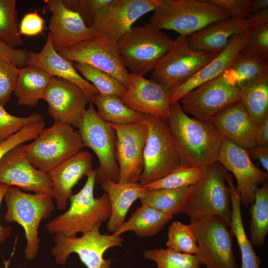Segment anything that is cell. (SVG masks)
I'll return each instance as SVG.
<instances>
[{
    "mask_svg": "<svg viewBox=\"0 0 268 268\" xmlns=\"http://www.w3.org/2000/svg\"><path fill=\"white\" fill-rule=\"evenodd\" d=\"M167 121L180 166L204 167L217 161L222 137L210 122L188 116L179 101L170 104Z\"/></svg>",
    "mask_w": 268,
    "mask_h": 268,
    "instance_id": "cell-1",
    "label": "cell"
},
{
    "mask_svg": "<svg viewBox=\"0 0 268 268\" xmlns=\"http://www.w3.org/2000/svg\"><path fill=\"white\" fill-rule=\"evenodd\" d=\"M96 173V169L87 176L83 188L70 197L68 209L45 225L49 233L74 238L109 220L111 206L107 194L104 192L100 197L94 196Z\"/></svg>",
    "mask_w": 268,
    "mask_h": 268,
    "instance_id": "cell-2",
    "label": "cell"
},
{
    "mask_svg": "<svg viewBox=\"0 0 268 268\" xmlns=\"http://www.w3.org/2000/svg\"><path fill=\"white\" fill-rule=\"evenodd\" d=\"M3 199L6 206L5 222H15L23 228L26 241L25 258L35 259L41 242L40 224L49 218L55 209L52 195L46 193L29 194L10 187Z\"/></svg>",
    "mask_w": 268,
    "mask_h": 268,
    "instance_id": "cell-3",
    "label": "cell"
},
{
    "mask_svg": "<svg viewBox=\"0 0 268 268\" xmlns=\"http://www.w3.org/2000/svg\"><path fill=\"white\" fill-rule=\"evenodd\" d=\"M150 24L188 36L209 24L227 19L228 15L207 0H154Z\"/></svg>",
    "mask_w": 268,
    "mask_h": 268,
    "instance_id": "cell-4",
    "label": "cell"
},
{
    "mask_svg": "<svg viewBox=\"0 0 268 268\" xmlns=\"http://www.w3.org/2000/svg\"><path fill=\"white\" fill-rule=\"evenodd\" d=\"M173 40L150 23L133 26L116 42L122 63L131 73L144 76L170 49Z\"/></svg>",
    "mask_w": 268,
    "mask_h": 268,
    "instance_id": "cell-5",
    "label": "cell"
},
{
    "mask_svg": "<svg viewBox=\"0 0 268 268\" xmlns=\"http://www.w3.org/2000/svg\"><path fill=\"white\" fill-rule=\"evenodd\" d=\"M84 147L79 131L59 121L44 129L31 143L23 144L30 164L46 173Z\"/></svg>",
    "mask_w": 268,
    "mask_h": 268,
    "instance_id": "cell-6",
    "label": "cell"
},
{
    "mask_svg": "<svg viewBox=\"0 0 268 268\" xmlns=\"http://www.w3.org/2000/svg\"><path fill=\"white\" fill-rule=\"evenodd\" d=\"M228 175L217 161L204 167L200 180L193 186L185 213L190 217L216 215L230 228V191L225 184Z\"/></svg>",
    "mask_w": 268,
    "mask_h": 268,
    "instance_id": "cell-7",
    "label": "cell"
},
{
    "mask_svg": "<svg viewBox=\"0 0 268 268\" xmlns=\"http://www.w3.org/2000/svg\"><path fill=\"white\" fill-rule=\"evenodd\" d=\"M141 121L148 129L139 181L144 186L171 173L180 166V160L167 120L144 115Z\"/></svg>",
    "mask_w": 268,
    "mask_h": 268,
    "instance_id": "cell-8",
    "label": "cell"
},
{
    "mask_svg": "<svg viewBox=\"0 0 268 268\" xmlns=\"http://www.w3.org/2000/svg\"><path fill=\"white\" fill-rule=\"evenodd\" d=\"M199 250L196 255L206 268H238L232 248L231 229L218 216L190 217Z\"/></svg>",
    "mask_w": 268,
    "mask_h": 268,
    "instance_id": "cell-9",
    "label": "cell"
},
{
    "mask_svg": "<svg viewBox=\"0 0 268 268\" xmlns=\"http://www.w3.org/2000/svg\"><path fill=\"white\" fill-rule=\"evenodd\" d=\"M84 146L96 154L99 166L96 169L95 183L106 180L118 182L119 168L115 158V130L98 115L93 104H89L78 127Z\"/></svg>",
    "mask_w": 268,
    "mask_h": 268,
    "instance_id": "cell-10",
    "label": "cell"
},
{
    "mask_svg": "<svg viewBox=\"0 0 268 268\" xmlns=\"http://www.w3.org/2000/svg\"><path fill=\"white\" fill-rule=\"evenodd\" d=\"M100 227L97 225L79 237L54 235L51 253L56 264L64 267L69 256L75 253L87 268H111L112 259H105L104 254L109 248L121 246L124 239L113 234H101Z\"/></svg>",
    "mask_w": 268,
    "mask_h": 268,
    "instance_id": "cell-11",
    "label": "cell"
},
{
    "mask_svg": "<svg viewBox=\"0 0 268 268\" xmlns=\"http://www.w3.org/2000/svg\"><path fill=\"white\" fill-rule=\"evenodd\" d=\"M216 55L193 49L188 37L179 35L157 63L151 79L165 86L170 92L193 76Z\"/></svg>",
    "mask_w": 268,
    "mask_h": 268,
    "instance_id": "cell-12",
    "label": "cell"
},
{
    "mask_svg": "<svg viewBox=\"0 0 268 268\" xmlns=\"http://www.w3.org/2000/svg\"><path fill=\"white\" fill-rule=\"evenodd\" d=\"M109 124L115 130L117 137L115 158L119 168L118 183L139 182L144 168L143 153L148 134L146 125L141 120L125 125Z\"/></svg>",
    "mask_w": 268,
    "mask_h": 268,
    "instance_id": "cell-13",
    "label": "cell"
},
{
    "mask_svg": "<svg viewBox=\"0 0 268 268\" xmlns=\"http://www.w3.org/2000/svg\"><path fill=\"white\" fill-rule=\"evenodd\" d=\"M72 62L88 65L112 75L127 87L130 73L123 65L116 42L99 37L58 52Z\"/></svg>",
    "mask_w": 268,
    "mask_h": 268,
    "instance_id": "cell-14",
    "label": "cell"
},
{
    "mask_svg": "<svg viewBox=\"0 0 268 268\" xmlns=\"http://www.w3.org/2000/svg\"><path fill=\"white\" fill-rule=\"evenodd\" d=\"M155 8L154 0H111L95 13L91 26L95 37L116 42L138 18Z\"/></svg>",
    "mask_w": 268,
    "mask_h": 268,
    "instance_id": "cell-15",
    "label": "cell"
},
{
    "mask_svg": "<svg viewBox=\"0 0 268 268\" xmlns=\"http://www.w3.org/2000/svg\"><path fill=\"white\" fill-rule=\"evenodd\" d=\"M217 161L234 175L237 182L235 188L241 203L246 207L251 206L255 201L256 191L268 181V173L253 163L246 149L224 137H222Z\"/></svg>",
    "mask_w": 268,
    "mask_h": 268,
    "instance_id": "cell-16",
    "label": "cell"
},
{
    "mask_svg": "<svg viewBox=\"0 0 268 268\" xmlns=\"http://www.w3.org/2000/svg\"><path fill=\"white\" fill-rule=\"evenodd\" d=\"M239 101L238 87L214 79L190 91L179 102L185 113L199 120L209 122L222 111Z\"/></svg>",
    "mask_w": 268,
    "mask_h": 268,
    "instance_id": "cell-17",
    "label": "cell"
},
{
    "mask_svg": "<svg viewBox=\"0 0 268 268\" xmlns=\"http://www.w3.org/2000/svg\"><path fill=\"white\" fill-rule=\"evenodd\" d=\"M42 99L48 104L49 115L78 128L89 104L83 91L76 85L63 78L52 76Z\"/></svg>",
    "mask_w": 268,
    "mask_h": 268,
    "instance_id": "cell-18",
    "label": "cell"
},
{
    "mask_svg": "<svg viewBox=\"0 0 268 268\" xmlns=\"http://www.w3.org/2000/svg\"><path fill=\"white\" fill-rule=\"evenodd\" d=\"M170 91L162 84L133 73L125 93L120 96L130 109L143 115L168 120Z\"/></svg>",
    "mask_w": 268,
    "mask_h": 268,
    "instance_id": "cell-19",
    "label": "cell"
},
{
    "mask_svg": "<svg viewBox=\"0 0 268 268\" xmlns=\"http://www.w3.org/2000/svg\"><path fill=\"white\" fill-rule=\"evenodd\" d=\"M0 183L35 193H49L53 196L52 183L48 173L30 164L23 144L9 150L0 160Z\"/></svg>",
    "mask_w": 268,
    "mask_h": 268,
    "instance_id": "cell-20",
    "label": "cell"
},
{
    "mask_svg": "<svg viewBox=\"0 0 268 268\" xmlns=\"http://www.w3.org/2000/svg\"><path fill=\"white\" fill-rule=\"evenodd\" d=\"M45 3L52 13L49 33L58 52L95 37L93 28L87 26L79 13L67 7L63 0H46Z\"/></svg>",
    "mask_w": 268,
    "mask_h": 268,
    "instance_id": "cell-21",
    "label": "cell"
},
{
    "mask_svg": "<svg viewBox=\"0 0 268 268\" xmlns=\"http://www.w3.org/2000/svg\"><path fill=\"white\" fill-rule=\"evenodd\" d=\"M93 170L92 155L80 150L47 173L52 183L53 198L59 211L67 209L73 187Z\"/></svg>",
    "mask_w": 268,
    "mask_h": 268,
    "instance_id": "cell-22",
    "label": "cell"
},
{
    "mask_svg": "<svg viewBox=\"0 0 268 268\" xmlns=\"http://www.w3.org/2000/svg\"><path fill=\"white\" fill-rule=\"evenodd\" d=\"M26 65L36 66L51 76L59 77L76 85L83 91L89 104L92 103L94 96L99 94L95 87L79 74L72 62L62 57L56 51L49 33L40 52L27 51Z\"/></svg>",
    "mask_w": 268,
    "mask_h": 268,
    "instance_id": "cell-23",
    "label": "cell"
},
{
    "mask_svg": "<svg viewBox=\"0 0 268 268\" xmlns=\"http://www.w3.org/2000/svg\"><path fill=\"white\" fill-rule=\"evenodd\" d=\"M248 29L234 35L222 52L216 55L191 78L172 91L170 92V104L179 101L190 91L217 78L230 67L240 57L241 49L248 38Z\"/></svg>",
    "mask_w": 268,
    "mask_h": 268,
    "instance_id": "cell-24",
    "label": "cell"
},
{
    "mask_svg": "<svg viewBox=\"0 0 268 268\" xmlns=\"http://www.w3.org/2000/svg\"><path fill=\"white\" fill-rule=\"evenodd\" d=\"M209 122L222 137L245 149L256 146L257 127L239 101L222 111Z\"/></svg>",
    "mask_w": 268,
    "mask_h": 268,
    "instance_id": "cell-25",
    "label": "cell"
},
{
    "mask_svg": "<svg viewBox=\"0 0 268 268\" xmlns=\"http://www.w3.org/2000/svg\"><path fill=\"white\" fill-rule=\"evenodd\" d=\"M256 25L251 15L244 20L228 18L213 22L187 37L194 50L218 55L226 48L234 35Z\"/></svg>",
    "mask_w": 268,
    "mask_h": 268,
    "instance_id": "cell-26",
    "label": "cell"
},
{
    "mask_svg": "<svg viewBox=\"0 0 268 268\" xmlns=\"http://www.w3.org/2000/svg\"><path fill=\"white\" fill-rule=\"evenodd\" d=\"M101 185L109 197L111 206L107 229L113 233L125 221L130 208L146 189L139 182L121 184L111 180L104 181Z\"/></svg>",
    "mask_w": 268,
    "mask_h": 268,
    "instance_id": "cell-27",
    "label": "cell"
},
{
    "mask_svg": "<svg viewBox=\"0 0 268 268\" xmlns=\"http://www.w3.org/2000/svg\"><path fill=\"white\" fill-rule=\"evenodd\" d=\"M240 101L258 127L268 117V71L239 87Z\"/></svg>",
    "mask_w": 268,
    "mask_h": 268,
    "instance_id": "cell-28",
    "label": "cell"
},
{
    "mask_svg": "<svg viewBox=\"0 0 268 268\" xmlns=\"http://www.w3.org/2000/svg\"><path fill=\"white\" fill-rule=\"evenodd\" d=\"M226 182L230 191L231 204V227L237 240L241 256V268H260L262 260L257 255L251 241L246 235L241 211L240 195L237 192L231 174H228Z\"/></svg>",
    "mask_w": 268,
    "mask_h": 268,
    "instance_id": "cell-29",
    "label": "cell"
},
{
    "mask_svg": "<svg viewBox=\"0 0 268 268\" xmlns=\"http://www.w3.org/2000/svg\"><path fill=\"white\" fill-rule=\"evenodd\" d=\"M173 216L147 205L141 204L113 234L120 236L133 231L140 238L156 235L172 219Z\"/></svg>",
    "mask_w": 268,
    "mask_h": 268,
    "instance_id": "cell-30",
    "label": "cell"
},
{
    "mask_svg": "<svg viewBox=\"0 0 268 268\" xmlns=\"http://www.w3.org/2000/svg\"><path fill=\"white\" fill-rule=\"evenodd\" d=\"M51 76L39 67L26 65L20 68L14 93L17 104L33 108L37 106Z\"/></svg>",
    "mask_w": 268,
    "mask_h": 268,
    "instance_id": "cell-31",
    "label": "cell"
},
{
    "mask_svg": "<svg viewBox=\"0 0 268 268\" xmlns=\"http://www.w3.org/2000/svg\"><path fill=\"white\" fill-rule=\"evenodd\" d=\"M193 187V186L177 189H146L139 199L141 204L173 216L185 213Z\"/></svg>",
    "mask_w": 268,
    "mask_h": 268,
    "instance_id": "cell-32",
    "label": "cell"
},
{
    "mask_svg": "<svg viewBox=\"0 0 268 268\" xmlns=\"http://www.w3.org/2000/svg\"><path fill=\"white\" fill-rule=\"evenodd\" d=\"M92 103L97 107L96 112L99 117L109 124L135 123L141 121L144 116L126 106L119 96L98 94L93 97Z\"/></svg>",
    "mask_w": 268,
    "mask_h": 268,
    "instance_id": "cell-33",
    "label": "cell"
},
{
    "mask_svg": "<svg viewBox=\"0 0 268 268\" xmlns=\"http://www.w3.org/2000/svg\"><path fill=\"white\" fill-rule=\"evenodd\" d=\"M251 242L256 247L266 243L268 233V182H265L255 192V201L249 210Z\"/></svg>",
    "mask_w": 268,
    "mask_h": 268,
    "instance_id": "cell-34",
    "label": "cell"
},
{
    "mask_svg": "<svg viewBox=\"0 0 268 268\" xmlns=\"http://www.w3.org/2000/svg\"><path fill=\"white\" fill-rule=\"evenodd\" d=\"M267 71L268 61L239 57L215 79L239 88L246 82Z\"/></svg>",
    "mask_w": 268,
    "mask_h": 268,
    "instance_id": "cell-35",
    "label": "cell"
},
{
    "mask_svg": "<svg viewBox=\"0 0 268 268\" xmlns=\"http://www.w3.org/2000/svg\"><path fill=\"white\" fill-rule=\"evenodd\" d=\"M73 66L83 77L95 87L100 95L120 97L126 90V87L122 82L103 70L78 63H74Z\"/></svg>",
    "mask_w": 268,
    "mask_h": 268,
    "instance_id": "cell-36",
    "label": "cell"
},
{
    "mask_svg": "<svg viewBox=\"0 0 268 268\" xmlns=\"http://www.w3.org/2000/svg\"><path fill=\"white\" fill-rule=\"evenodd\" d=\"M143 256L146 259L155 262L157 268H200L201 265L195 255L167 248L145 250Z\"/></svg>",
    "mask_w": 268,
    "mask_h": 268,
    "instance_id": "cell-37",
    "label": "cell"
},
{
    "mask_svg": "<svg viewBox=\"0 0 268 268\" xmlns=\"http://www.w3.org/2000/svg\"><path fill=\"white\" fill-rule=\"evenodd\" d=\"M167 249L185 254L197 255L199 250L194 231L190 224L175 221L168 227Z\"/></svg>",
    "mask_w": 268,
    "mask_h": 268,
    "instance_id": "cell-38",
    "label": "cell"
},
{
    "mask_svg": "<svg viewBox=\"0 0 268 268\" xmlns=\"http://www.w3.org/2000/svg\"><path fill=\"white\" fill-rule=\"evenodd\" d=\"M15 0H0V40L14 48L23 44L16 21Z\"/></svg>",
    "mask_w": 268,
    "mask_h": 268,
    "instance_id": "cell-39",
    "label": "cell"
},
{
    "mask_svg": "<svg viewBox=\"0 0 268 268\" xmlns=\"http://www.w3.org/2000/svg\"><path fill=\"white\" fill-rule=\"evenodd\" d=\"M204 167L180 166L164 178L144 186L147 190L177 189L194 186L200 180Z\"/></svg>",
    "mask_w": 268,
    "mask_h": 268,
    "instance_id": "cell-40",
    "label": "cell"
},
{
    "mask_svg": "<svg viewBox=\"0 0 268 268\" xmlns=\"http://www.w3.org/2000/svg\"><path fill=\"white\" fill-rule=\"evenodd\" d=\"M248 38L240 57L268 61V23L253 26L248 29Z\"/></svg>",
    "mask_w": 268,
    "mask_h": 268,
    "instance_id": "cell-41",
    "label": "cell"
},
{
    "mask_svg": "<svg viewBox=\"0 0 268 268\" xmlns=\"http://www.w3.org/2000/svg\"><path fill=\"white\" fill-rule=\"evenodd\" d=\"M44 120L39 113L33 112L26 117H18L8 113L0 106V143L20 131L24 127Z\"/></svg>",
    "mask_w": 268,
    "mask_h": 268,
    "instance_id": "cell-42",
    "label": "cell"
},
{
    "mask_svg": "<svg viewBox=\"0 0 268 268\" xmlns=\"http://www.w3.org/2000/svg\"><path fill=\"white\" fill-rule=\"evenodd\" d=\"M19 70L14 64L0 58V106H3L9 101Z\"/></svg>",
    "mask_w": 268,
    "mask_h": 268,
    "instance_id": "cell-43",
    "label": "cell"
},
{
    "mask_svg": "<svg viewBox=\"0 0 268 268\" xmlns=\"http://www.w3.org/2000/svg\"><path fill=\"white\" fill-rule=\"evenodd\" d=\"M44 120L27 125L20 131L0 143V161L9 150L24 142L34 140L45 129Z\"/></svg>",
    "mask_w": 268,
    "mask_h": 268,
    "instance_id": "cell-44",
    "label": "cell"
},
{
    "mask_svg": "<svg viewBox=\"0 0 268 268\" xmlns=\"http://www.w3.org/2000/svg\"><path fill=\"white\" fill-rule=\"evenodd\" d=\"M225 12L229 18L244 20L251 15L253 0H207Z\"/></svg>",
    "mask_w": 268,
    "mask_h": 268,
    "instance_id": "cell-45",
    "label": "cell"
},
{
    "mask_svg": "<svg viewBox=\"0 0 268 268\" xmlns=\"http://www.w3.org/2000/svg\"><path fill=\"white\" fill-rule=\"evenodd\" d=\"M45 21L36 10L26 13L19 27L20 35L34 36L43 33Z\"/></svg>",
    "mask_w": 268,
    "mask_h": 268,
    "instance_id": "cell-46",
    "label": "cell"
},
{
    "mask_svg": "<svg viewBox=\"0 0 268 268\" xmlns=\"http://www.w3.org/2000/svg\"><path fill=\"white\" fill-rule=\"evenodd\" d=\"M0 58L21 68L26 66L27 51L25 49L11 48L0 40Z\"/></svg>",
    "mask_w": 268,
    "mask_h": 268,
    "instance_id": "cell-47",
    "label": "cell"
},
{
    "mask_svg": "<svg viewBox=\"0 0 268 268\" xmlns=\"http://www.w3.org/2000/svg\"><path fill=\"white\" fill-rule=\"evenodd\" d=\"M111 0H78V7L79 14L84 13L92 18L95 13L104 7Z\"/></svg>",
    "mask_w": 268,
    "mask_h": 268,
    "instance_id": "cell-48",
    "label": "cell"
},
{
    "mask_svg": "<svg viewBox=\"0 0 268 268\" xmlns=\"http://www.w3.org/2000/svg\"><path fill=\"white\" fill-rule=\"evenodd\" d=\"M250 157L258 159L266 170L268 172V147L255 146L246 149Z\"/></svg>",
    "mask_w": 268,
    "mask_h": 268,
    "instance_id": "cell-49",
    "label": "cell"
},
{
    "mask_svg": "<svg viewBox=\"0 0 268 268\" xmlns=\"http://www.w3.org/2000/svg\"><path fill=\"white\" fill-rule=\"evenodd\" d=\"M256 141L257 146L268 147V117L257 127Z\"/></svg>",
    "mask_w": 268,
    "mask_h": 268,
    "instance_id": "cell-50",
    "label": "cell"
},
{
    "mask_svg": "<svg viewBox=\"0 0 268 268\" xmlns=\"http://www.w3.org/2000/svg\"><path fill=\"white\" fill-rule=\"evenodd\" d=\"M10 186L0 183V206L2 200ZM11 232V228L9 226H3L0 223V243L3 244L9 236Z\"/></svg>",
    "mask_w": 268,
    "mask_h": 268,
    "instance_id": "cell-51",
    "label": "cell"
},
{
    "mask_svg": "<svg viewBox=\"0 0 268 268\" xmlns=\"http://www.w3.org/2000/svg\"><path fill=\"white\" fill-rule=\"evenodd\" d=\"M268 8V0H253L251 6V15Z\"/></svg>",
    "mask_w": 268,
    "mask_h": 268,
    "instance_id": "cell-52",
    "label": "cell"
},
{
    "mask_svg": "<svg viewBox=\"0 0 268 268\" xmlns=\"http://www.w3.org/2000/svg\"><path fill=\"white\" fill-rule=\"evenodd\" d=\"M15 248V247L14 246V249L12 251V252L11 253V254L9 258L7 260H3V264H4L3 268H9V266L10 265V263H11L12 258V257H13V256L14 255V254Z\"/></svg>",
    "mask_w": 268,
    "mask_h": 268,
    "instance_id": "cell-53",
    "label": "cell"
}]
</instances>
